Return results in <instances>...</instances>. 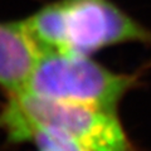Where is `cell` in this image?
Listing matches in <instances>:
<instances>
[{
  "label": "cell",
  "instance_id": "277c9868",
  "mask_svg": "<svg viewBox=\"0 0 151 151\" xmlns=\"http://www.w3.org/2000/svg\"><path fill=\"white\" fill-rule=\"evenodd\" d=\"M39 57L22 19L0 22V89L5 96L24 89Z\"/></svg>",
  "mask_w": 151,
  "mask_h": 151
},
{
  "label": "cell",
  "instance_id": "6da1fadb",
  "mask_svg": "<svg viewBox=\"0 0 151 151\" xmlns=\"http://www.w3.org/2000/svg\"><path fill=\"white\" fill-rule=\"evenodd\" d=\"M22 23L40 54L91 55L106 47L130 42L151 44V30L111 0H55Z\"/></svg>",
  "mask_w": 151,
  "mask_h": 151
},
{
  "label": "cell",
  "instance_id": "3957f363",
  "mask_svg": "<svg viewBox=\"0 0 151 151\" xmlns=\"http://www.w3.org/2000/svg\"><path fill=\"white\" fill-rule=\"evenodd\" d=\"M136 82L135 76L110 70L91 55L50 52L40 54L23 91L50 101L116 112Z\"/></svg>",
  "mask_w": 151,
  "mask_h": 151
},
{
  "label": "cell",
  "instance_id": "5b68a950",
  "mask_svg": "<svg viewBox=\"0 0 151 151\" xmlns=\"http://www.w3.org/2000/svg\"><path fill=\"white\" fill-rule=\"evenodd\" d=\"M30 142L39 151H91L72 139L50 132H38Z\"/></svg>",
  "mask_w": 151,
  "mask_h": 151
},
{
  "label": "cell",
  "instance_id": "7a4b0ae2",
  "mask_svg": "<svg viewBox=\"0 0 151 151\" xmlns=\"http://www.w3.org/2000/svg\"><path fill=\"white\" fill-rule=\"evenodd\" d=\"M0 130L13 144L30 142L38 132H50L91 151H137L116 112L50 101L24 91L6 96Z\"/></svg>",
  "mask_w": 151,
  "mask_h": 151
}]
</instances>
